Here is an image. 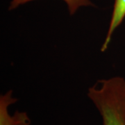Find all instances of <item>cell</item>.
Listing matches in <instances>:
<instances>
[{"label":"cell","instance_id":"7a4b0ae2","mask_svg":"<svg viewBox=\"0 0 125 125\" xmlns=\"http://www.w3.org/2000/svg\"><path fill=\"white\" fill-rule=\"evenodd\" d=\"M10 90L0 96V125H30L31 119L27 112L16 111L13 115L9 113V107L18 102Z\"/></svg>","mask_w":125,"mask_h":125},{"label":"cell","instance_id":"277c9868","mask_svg":"<svg viewBox=\"0 0 125 125\" xmlns=\"http://www.w3.org/2000/svg\"><path fill=\"white\" fill-rule=\"evenodd\" d=\"M34 0H11L9 6V10H13L18 7ZM67 4L69 13L73 15L81 7L94 6L91 0H62Z\"/></svg>","mask_w":125,"mask_h":125},{"label":"cell","instance_id":"6da1fadb","mask_svg":"<svg viewBox=\"0 0 125 125\" xmlns=\"http://www.w3.org/2000/svg\"><path fill=\"white\" fill-rule=\"evenodd\" d=\"M87 96L101 115L102 125H125V79L113 76L98 80Z\"/></svg>","mask_w":125,"mask_h":125},{"label":"cell","instance_id":"3957f363","mask_svg":"<svg viewBox=\"0 0 125 125\" xmlns=\"http://www.w3.org/2000/svg\"><path fill=\"white\" fill-rule=\"evenodd\" d=\"M125 18V0H115L111 18L104 41L101 47V52H104L108 48L112 37L117 28Z\"/></svg>","mask_w":125,"mask_h":125}]
</instances>
